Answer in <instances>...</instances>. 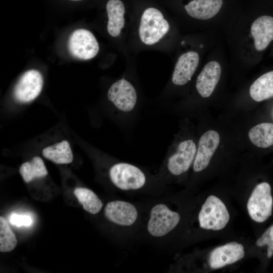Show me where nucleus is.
Wrapping results in <instances>:
<instances>
[{
	"mask_svg": "<svg viewBox=\"0 0 273 273\" xmlns=\"http://www.w3.org/2000/svg\"><path fill=\"white\" fill-rule=\"evenodd\" d=\"M145 210L141 227L143 234L151 241L165 243L179 223L180 213L172 208L165 197L152 201Z\"/></svg>",
	"mask_w": 273,
	"mask_h": 273,
	"instance_id": "1",
	"label": "nucleus"
},
{
	"mask_svg": "<svg viewBox=\"0 0 273 273\" xmlns=\"http://www.w3.org/2000/svg\"><path fill=\"white\" fill-rule=\"evenodd\" d=\"M163 161L157 177L164 185L187 172L193 164L197 147L192 139L176 140Z\"/></svg>",
	"mask_w": 273,
	"mask_h": 273,
	"instance_id": "2",
	"label": "nucleus"
},
{
	"mask_svg": "<svg viewBox=\"0 0 273 273\" xmlns=\"http://www.w3.org/2000/svg\"><path fill=\"white\" fill-rule=\"evenodd\" d=\"M143 212L135 203L121 199L108 202L103 209L105 218L118 229L124 241L132 238L141 229Z\"/></svg>",
	"mask_w": 273,
	"mask_h": 273,
	"instance_id": "3",
	"label": "nucleus"
},
{
	"mask_svg": "<svg viewBox=\"0 0 273 273\" xmlns=\"http://www.w3.org/2000/svg\"><path fill=\"white\" fill-rule=\"evenodd\" d=\"M169 24L162 13L154 8L143 12L139 27V36L145 44L152 45L158 42L169 31Z\"/></svg>",
	"mask_w": 273,
	"mask_h": 273,
	"instance_id": "4",
	"label": "nucleus"
},
{
	"mask_svg": "<svg viewBox=\"0 0 273 273\" xmlns=\"http://www.w3.org/2000/svg\"><path fill=\"white\" fill-rule=\"evenodd\" d=\"M230 214L224 203L217 197L209 196L202 205L198 214L200 228L218 231L224 228Z\"/></svg>",
	"mask_w": 273,
	"mask_h": 273,
	"instance_id": "5",
	"label": "nucleus"
},
{
	"mask_svg": "<svg viewBox=\"0 0 273 273\" xmlns=\"http://www.w3.org/2000/svg\"><path fill=\"white\" fill-rule=\"evenodd\" d=\"M272 198L269 184L263 182L256 186L247 203L248 213L256 222L265 221L272 213Z\"/></svg>",
	"mask_w": 273,
	"mask_h": 273,
	"instance_id": "6",
	"label": "nucleus"
},
{
	"mask_svg": "<svg viewBox=\"0 0 273 273\" xmlns=\"http://www.w3.org/2000/svg\"><path fill=\"white\" fill-rule=\"evenodd\" d=\"M70 54L80 60H89L94 58L99 51V43L89 30L77 29L71 34L68 42Z\"/></svg>",
	"mask_w": 273,
	"mask_h": 273,
	"instance_id": "7",
	"label": "nucleus"
},
{
	"mask_svg": "<svg viewBox=\"0 0 273 273\" xmlns=\"http://www.w3.org/2000/svg\"><path fill=\"white\" fill-rule=\"evenodd\" d=\"M107 97L117 110L123 113L131 112L137 102L135 88L129 81L124 78L111 85L108 91Z\"/></svg>",
	"mask_w": 273,
	"mask_h": 273,
	"instance_id": "8",
	"label": "nucleus"
},
{
	"mask_svg": "<svg viewBox=\"0 0 273 273\" xmlns=\"http://www.w3.org/2000/svg\"><path fill=\"white\" fill-rule=\"evenodd\" d=\"M42 86L43 78L40 72L29 70L23 74L15 85V99L19 103H29L38 96Z\"/></svg>",
	"mask_w": 273,
	"mask_h": 273,
	"instance_id": "9",
	"label": "nucleus"
},
{
	"mask_svg": "<svg viewBox=\"0 0 273 273\" xmlns=\"http://www.w3.org/2000/svg\"><path fill=\"white\" fill-rule=\"evenodd\" d=\"M219 142V134L214 130H209L201 136L193 164L195 172H201L208 166Z\"/></svg>",
	"mask_w": 273,
	"mask_h": 273,
	"instance_id": "10",
	"label": "nucleus"
},
{
	"mask_svg": "<svg viewBox=\"0 0 273 273\" xmlns=\"http://www.w3.org/2000/svg\"><path fill=\"white\" fill-rule=\"evenodd\" d=\"M244 255V248L242 244L230 242L215 248L210 254L208 262L211 268L218 269L238 261Z\"/></svg>",
	"mask_w": 273,
	"mask_h": 273,
	"instance_id": "11",
	"label": "nucleus"
},
{
	"mask_svg": "<svg viewBox=\"0 0 273 273\" xmlns=\"http://www.w3.org/2000/svg\"><path fill=\"white\" fill-rule=\"evenodd\" d=\"M199 56L194 51H190L181 55L174 67L172 81L176 85L186 84L194 74L199 64Z\"/></svg>",
	"mask_w": 273,
	"mask_h": 273,
	"instance_id": "12",
	"label": "nucleus"
},
{
	"mask_svg": "<svg viewBox=\"0 0 273 273\" xmlns=\"http://www.w3.org/2000/svg\"><path fill=\"white\" fill-rule=\"evenodd\" d=\"M219 63L211 61L205 65L197 77L196 87L199 94L203 98L210 97L218 83L221 75Z\"/></svg>",
	"mask_w": 273,
	"mask_h": 273,
	"instance_id": "13",
	"label": "nucleus"
},
{
	"mask_svg": "<svg viewBox=\"0 0 273 273\" xmlns=\"http://www.w3.org/2000/svg\"><path fill=\"white\" fill-rule=\"evenodd\" d=\"M251 33L257 51L264 50L273 40V17L262 16L252 24Z\"/></svg>",
	"mask_w": 273,
	"mask_h": 273,
	"instance_id": "14",
	"label": "nucleus"
},
{
	"mask_svg": "<svg viewBox=\"0 0 273 273\" xmlns=\"http://www.w3.org/2000/svg\"><path fill=\"white\" fill-rule=\"evenodd\" d=\"M222 5V0H193L185 6V8L192 17L207 20L218 13Z\"/></svg>",
	"mask_w": 273,
	"mask_h": 273,
	"instance_id": "15",
	"label": "nucleus"
},
{
	"mask_svg": "<svg viewBox=\"0 0 273 273\" xmlns=\"http://www.w3.org/2000/svg\"><path fill=\"white\" fill-rule=\"evenodd\" d=\"M106 10L108 17L107 31L110 35L116 37L124 26V4L120 0H109L106 4Z\"/></svg>",
	"mask_w": 273,
	"mask_h": 273,
	"instance_id": "16",
	"label": "nucleus"
},
{
	"mask_svg": "<svg viewBox=\"0 0 273 273\" xmlns=\"http://www.w3.org/2000/svg\"><path fill=\"white\" fill-rule=\"evenodd\" d=\"M42 155L56 164H68L73 159L70 144L66 140L46 147L42 151Z\"/></svg>",
	"mask_w": 273,
	"mask_h": 273,
	"instance_id": "17",
	"label": "nucleus"
},
{
	"mask_svg": "<svg viewBox=\"0 0 273 273\" xmlns=\"http://www.w3.org/2000/svg\"><path fill=\"white\" fill-rule=\"evenodd\" d=\"M249 93L252 99L260 102L273 97V71L265 73L251 84Z\"/></svg>",
	"mask_w": 273,
	"mask_h": 273,
	"instance_id": "18",
	"label": "nucleus"
},
{
	"mask_svg": "<svg viewBox=\"0 0 273 273\" xmlns=\"http://www.w3.org/2000/svg\"><path fill=\"white\" fill-rule=\"evenodd\" d=\"M248 137L255 146L266 148L273 145V123H261L252 127Z\"/></svg>",
	"mask_w": 273,
	"mask_h": 273,
	"instance_id": "19",
	"label": "nucleus"
},
{
	"mask_svg": "<svg viewBox=\"0 0 273 273\" xmlns=\"http://www.w3.org/2000/svg\"><path fill=\"white\" fill-rule=\"evenodd\" d=\"M73 193L83 209L89 213L96 214L102 210L104 204L92 190L78 187L74 189Z\"/></svg>",
	"mask_w": 273,
	"mask_h": 273,
	"instance_id": "20",
	"label": "nucleus"
},
{
	"mask_svg": "<svg viewBox=\"0 0 273 273\" xmlns=\"http://www.w3.org/2000/svg\"><path fill=\"white\" fill-rule=\"evenodd\" d=\"M19 172L26 183H29L36 178L43 177L48 174V171L42 159L35 156L31 161L21 164Z\"/></svg>",
	"mask_w": 273,
	"mask_h": 273,
	"instance_id": "21",
	"label": "nucleus"
},
{
	"mask_svg": "<svg viewBox=\"0 0 273 273\" xmlns=\"http://www.w3.org/2000/svg\"><path fill=\"white\" fill-rule=\"evenodd\" d=\"M17 244L16 237L6 220L0 217V251L8 252L12 251Z\"/></svg>",
	"mask_w": 273,
	"mask_h": 273,
	"instance_id": "22",
	"label": "nucleus"
},
{
	"mask_svg": "<svg viewBox=\"0 0 273 273\" xmlns=\"http://www.w3.org/2000/svg\"><path fill=\"white\" fill-rule=\"evenodd\" d=\"M256 245L259 247L267 246V256L271 257L273 255V224L257 240Z\"/></svg>",
	"mask_w": 273,
	"mask_h": 273,
	"instance_id": "23",
	"label": "nucleus"
},
{
	"mask_svg": "<svg viewBox=\"0 0 273 273\" xmlns=\"http://www.w3.org/2000/svg\"><path fill=\"white\" fill-rule=\"evenodd\" d=\"M9 221L12 225L18 227L29 226L32 223V219L30 216L15 213H13L10 215Z\"/></svg>",
	"mask_w": 273,
	"mask_h": 273,
	"instance_id": "24",
	"label": "nucleus"
},
{
	"mask_svg": "<svg viewBox=\"0 0 273 273\" xmlns=\"http://www.w3.org/2000/svg\"><path fill=\"white\" fill-rule=\"evenodd\" d=\"M70 1H81V0H70Z\"/></svg>",
	"mask_w": 273,
	"mask_h": 273,
	"instance_id": "25",
	"label": "nucleus"
},
{
	"mask_svg": "<svg viewBox=\"0 0 273 273\" xmlns=\"http://www.w3.org/2000/svg\"><path fill=\"white\" fill-rule=\"evenodd\" d=\"M272 117H273V111H272Z\"/></svg>",
	"mask_w": 273,
	"mask_h": 273,
	"instance_id": "26",
	"label": "nucleus"
}]
</instances>
